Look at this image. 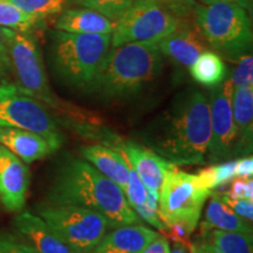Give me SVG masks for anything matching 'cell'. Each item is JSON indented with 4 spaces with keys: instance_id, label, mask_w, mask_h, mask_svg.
<instances>
[{
    "instance_id": "21",
    "label": "cell",
    "mask_w": 253,
    "mask_h": 253,
    "mask_svg": "<svg viewBox=\"0 0 253 253\" xmlns=\"http://www.w3.org/2000/svg\"><path fill=\"white\" fill-rule=\"evenodd\" d=\"M210 202L205 211L204 225L213 229L240 232L252 235V225L233 212L227 205L221 201L220 195L211 191Z\"/></svg>"
},
{
    "instance_id": "12",
    "label": "cell",
    "mask_w": 253,
    "mask_h": 253,
    "mask_svg": "<svg viewBox=\"0 0 253 253\" xmlns=\"http://www.w3.org/2000/svg\"><path fill=\"white\" fill-rule=\"evenodd\" d=\"M28 185L30 171L26 163L0 144V202L6 211H23Z\"/></svg>"
},
{
    "instance_id": "23",
    "label": "cell",
    "mask_w": 253,
    "mask_h": 253,
    "mask_svg": "<svg viewBox=\"0 0 253 253\" xmlns=\"http://www.w3.org/2000/svg\"><path fill=\"white\" fill-rule=\"evenodd\" d=\"M203 225V238L219 253H253L252 235L231 232Z\"/></svg>"
},
{
    "instance_id": "5",
    "label": "cell",
    "mask_w": 253,
    "mask_h": 253,
    "mask_svg": "<svg viewBox=\"0 0 253 253\" xmlns=\"http://www.w3.org/2000/svg\"><path fill=\"white\" fill-rule=\"evenodd\" d=\"M194 21L208 45L221 59L237 62L252 54V19L239 5L226 1L197 4Z\"/></svg>"
},
{
    "instance_id": "26",
    "label": "cell",
    "mask_w": 253,
    "mask_h": 253,
    "mask_svg": "<svg viewBox=\"0 0 253 253\" xmlns=\"http://www.w3.org/2000/svg\"><path fill=\"white\" fill-rule=\"evenodd\" d=\"M68 1L69 4L94 9L106 15L107 18L118 21L126 9L130 7L134 0H68Z\"/></svg>"
},
{
    "instance_id": "33",
    "label": "cell",
    "mask_w": 253,
    "mask_h": 253,
    "mask_svg": "<svg viewBox=\"0 0 253 253\" xmlns=\"http://www.w3.org/2000/svg\"><path fill=\"white\" fill-rule=\"evenodd\" d=\"M231 198H248L253 197V181L251 177H238L231 184V190L226 194Z\"/></svg>"
},
{
    "instance_id": "1",
    "label": "cell",
    "mask_w": 253,
    "mask_h": 253,
    "mask_svg": "<svg viewBox=\"0 0 253 253\" xmlns=\"http://www.w3.org/2000/svg\"><path fill=\"white\" fill-rule=\"evenodd\" d=\"M210 137L208 96L189 88L176 95L143 138L148 148L175 166H194L207 161Z\"/></svg>"
},
{
    "instance_id": "34",
    "label": "cell",
    "mask_w": 253,
    "mask_h": 253,
    "mask_svg": "<svg viewBox=\"0 0 253 253\" xmlns=\"http://www.w3.org/2000/svg\"><path fill=\"white\" fill-rule=\"evenodd\" d=\"M0 253H38L32 246L26 243L19 242L12 237L0 238Z\"/></svg>"
},
{
    "instance_id": "25",
    "label": "cell",
    "mask_w": 253,
    "mask_h": 253,
    "mask_svg": "<svg viewBox=\"0 0 253 253\" xmlns=\"http://www.w3.org/2000/svg\"><path fill=\"white\" fill-rule=\"evenodd\" d=\"M25 13L45 20L49 17H58L68 7V0H9Z\"/></svg>"
},
{
    "instance_id": "6",
    "label": "cell",
    "mask_w": 253,
    "mask_h": 253,
    "mask_svg": "<svg viewBox=\"0 0 253 253\" xmlns=\"http://www.w3.org/2000/svg\"><path fill=\"white\" fill-rule=\"evenodd\" d=\"M1 30L7 42L12 72L18 82L17 89L40 101L48 108L59 110L68 116H78L81 120L86 118V114L81 109L63 102L53 93L36 38L31 33L9 28L1 27Z\"/></svg>"
},
{
    "instance_id": "9",
    "label": "cell",
    "mask_w": 253,
    "mask_h": 253,
    "mask_svg": "<svg viewBox=\"0 0 253 253\" xmlns=\"http://www.w3.org/2000/svg\"><path fill=\"white\" fill-rule=\"evenodd\" d=\"M0 126L23 129L42 136L58 150L63 136L48 107L12 84L0 86Z\"/></svg>"
},
{
    "instance_id": "4",
    "label": "cell",
    "mask_w": 253,
    "mask_h": 253,
    "mask_svg": "<svg viewBox=\"0 0 253 253\" xmlns=\"http://www.w3.org/2000/svg\"><path fill=\"white\" fill-rule=\"evenodd\" d=\"M112 47V34L50 33L49 61L55 77L72 89L89 91Z\"/></svg>"
},
{
    "instance_id": "39",
    "label": "cell",
    "mask_w": 253,
    "mask_h": 253,
    "mask_svg": "<svg viewBox=\"0 0 253 253\" xmlns=\"http://www.w3.org/2000/svg\"><path fill=\"white\" fill-rule=\"evenodd\" d=\"M216 1H226V2H233V4L239 5L240 7L245 8L246 11L251 13L252 12V7H253V0H207L205 5L211 4V2H216Z\"/></svg>"
},
{
    "instance_id": "28",
    "label": "cell",
    "mask_w": 253,
    "mask_h": 253,
    "mask_svg": "<svg viewBox=\"0 0 253 253\" xmlns=\"http://www.w3.org/2000/svg\"><path fill=\"white\" fill-rule=\"evenodd\" d=\"M238 65L231 74V82L233 87H251L253 86V58L248 54L239 59Z\"/></svg>"
},
{
    "instance_id": "15",
    "label": "cell",
    "mask_w": 253,
    "mask_h": 253,
    "mask_svg": "<svg viewBox=\"0 0 253 253\" xmlns=\"http://www.w3.org/2000/svg\"><path fill=\"white\" fill-rule=\"evenodd\" d=\"M157 235L156 231L141 224L114 227L91 253H143Z\"/></svg>"
},
{
    "instance_id": "22",
    "label": "cell",
    "mask_w": 253,
    "mask_h": 253,
    "mask_svg": "<svg viewBox=\"0 0 253 253\" xmlns=\"http://www.w3.org/2000/svg\"><path fill=\"white\" fill-rule=\"evenodd\" d=\"M189 68L192 79L209 88L220 84L227 77V67L224 60L216 52L208 49Z\"/></svg>"
},
{
    "instance_id": "37",
    "label": "cell",
    "mask_w": 253,
    "mask_h": 253,
    "mask_svg": "<svg viewBox=\"0 0 253 253\" xmlns=\"http://www.w3.org/2000/svg\"><path fill=\"white\" fill-rule=\"evenodd\" d=\"M253 173V158L246 156L242 160H237L236 177H252Z\"/></svg>"
},
{
    "instance_id": "30",
    "label": "cell",
    "mask_w": 253,
    "mask_h": 253,
    "mask_svg": "<svg viewBox=\"0 0 253 253\" xmlns=\"http://www.w3.org/2000/svg\"><path fill=\"white\" fill-rule=\"evenodd\" d=\"M162 7L178 19H194L196 0H156Z\"/></svg>"
},
{
    "instance_id": "36",
    "label": "cell",
    "mask_w": 253,
    "mask_h": 253,
    "mask_svg": "<svg viewBox=\"0 0 253 253\" xmlns=\"http://www.w3.org/2000/svg\"><path fill=\"white\" fill-rule=\"evenodd\" d=\"M143 253H171V249H170L167 237L158 233L156 238L147 246Z\"/></svg>"
},
{
    "instance_id": "14",
    "label": "cell",
    "mask_w": 253,
    "mask_h": 253,
    "mask_svg": "<svg viewBox=\"0 0 253 253\" xmlns=\"http://www.w3.org/2000/svg\"><path fill=\"white\" fill-rule=\"evenodd\" d=\"M119 150L125 153L126 160L134 168L142 183L148 189L160 192L167 173L176 166L150 148L130 141H122Z\"/></svg>"
},
{
    "instance_id": "31",
    "label": "cell",
    "mask_w": 253,
    "mask_h": 253,
    "mask_svg": "<svg viewBox=\"0 0 253 253\" xmlns=\"http://www.w3.org/2000/svg\"><path fill=\"white\" fill-rule=\"evenodd\" d=\"M220 195V194H219ZM221 201L229 207L236 214L246 221L253 220V201L248 198H231L226 194L220 195Z\"/></svg>"
},
{
    "instance_id": "40",
    "label": "cell",
    "mask_w": 253,
    "mask_h": 253,
    "mask_svg": "<svg viewBox=\"0 0 253 253\" xmlns=\"http://www.w3.org/2000/svg\"><path fill=\"white\" fill-rule=\"evenodd\" d=\"M171 253H189L188 246L182 244V243H175L173 244V249L171 250Z\"/></svg>"
},
{
    "instance_id": "8",
    "label": "cell",
    "mask_w": 253,
    "mask_h": 253,
    "mask_svg": "<svg viewBox=\"0 0 253 253\" xmlns=\"http://www.w3.org/2000/svg\"><path fill=\"white\" fill-rule=\"evenodd\" d=\"M39 217L75 253H91L107 233V218L77 205L46 204L38 209Z\"/></svg>"
},
{
    "instance_id": "17",
    "label": "cell",
    "mask_w": 253,
    "mask_h": 253,
    "mask_svg": "<svg viewBox=\"0 0 253 253\" xmlns=\"http://www.w3.org/2000/svg\"><path fill=\"white\" fill-rule=\"evenodd\" d=\"M115 26L116 21L82 6L63 9L54 21V30L77 34H112Z\"/></svg>"
},
{
    "instance_id": "10",
    "label": "cell",
    "mask_w": 253,
    "mask_h": 253,
    "mask_svg": "<svg viewBox=\"0 0 253 253\" xmlns=\"http://www.w3.org/2000/svg\"><path fill=\"white\" fill-rule=\"evenodd\" d=\"M181 19L162 7L156 0H134L112 33V47L129 42L161 41L176 30Z\"/></svg>"
},
{
    "instance_id": "38",
    "label": "cell",
    "mask_w": 253,
    "mask_h": 253,
    "mask_svg": "<svg viewBox=\"0 0 253 253\" xmlns=\"http://www.w3.org/2000/svg\"><path fill=\"white\" fill-rule=\"evenodd\" d=\"M190 249H191V253H219L207 240L197 242L195 244H190Z\"/></svg>"
},
{
    "instance_id": "13",
    "label": "cell",
    "mask_w": 253,
    "mask_h": 253,
    "mask_svg": "<svg viewBox=\"0 0 253 253\" xmlns=\"http://www.w3.org/2000/svg\"><path fill=\"white\" fill-rule=\"evenodd\" d=\"M194 20V19H192ZM191 19H181L172 33L158 41V49L176 65L189 68L207 50V41Z\"/></svg>"
},
{
    "instance_id": "20",
    "label": "cell",
    "mask_w": 253,
    "mask_h": 253,
    "mask_svg": "<svg viewBox=\"0 0 253 253\" xmlns=\"http://www.w3.org/2000/svg\"><path fill=\"white\" fill-rule=\"evenodd\" d=\"M81 155L125 192L129 179V163L122 150L103 144H91L81 148Z\"/></svg>"
},
{
    "instance_id": "7",
    "label": "cell",
    "mask_w": 253,
    "mask_h": 253,
    "mask_svg": "<svg viewBox=\"0 0 253 253\" xmlns=\"http://www.w3.org/2000/svg\"><path fill=\"white\" fill-rule=\"evenodd\" d=\"M211 190L204 188L197 175L181 171L173 168L167 173L160 190L158 214L167 230L175 224H181L194 232L202 210Z\"/></svg>"
},
{
    "instance_id": "27",
    "label": "cell",
    "mask_w": 253,
    "mask_h": 253,
    "mask_svg": "<svg viewBox=\"0 0 253 253\" xmlns=\"http://www.w3.org/2000/svg\"><path fill=\"white\" fill-rule=\"evenodd\" d=\"M158 199H160V192L147 188L144 202L138 207L134 208V210L138 217L149 223L150 225L166 232L167 226L164 225L162 219L160 218V214H158Z\"/></svg>"
},
{
    "instance_id": "2",
    "label": "cell",
    "mask_w": 253,
    "mask_h": 253,
    "mask_svg": "<svg viewBox=\"0 0 253 253\" xmlns=\"http://www.w3.org/2000/svg\"><path fill=\"white\" fill-rule=\"evenodd\" d=\"M47 199L52 205H77L96 211L107 218L110 227L141 223L121 188L90 163L77 158L60 166Z\"/></svg>"
},
{
    "instance_id": "32",
    "label": "cell",
    "mask_w": 253,
    "mask_h": 253,
    "mask_svg": "<svg viewBox=\"0 0 253 253\" xmlns=\"http://www.w3.org/2000/svg\"><path fill=\"white\" fill-rule=\"evenodd\" d=\"M236 163L237 161H226L224 163H219L217 166H212V176L214 188L224 183L232 181L236 177Z\"/></svg>"
},
{
    "instance_id": "19",
    "label": "cell",
    "mask_w": 253,
    "mask_h": 253,
    "mask_svg": "<svg viewBox=\"0 0 253 253\" xmlns=\"http://www.w3.org/2000/svg\"><path fill=\"white\" fill-rule=\"evenodd\" d=\"M235 155H249L253 138V86L236 87L232 93Z\"/></svg>"
},
{
    "instance_id": "18",
    "label": "cell",
    "mask_w": 253,
    "mask_h": 253,
    "mask_svg": "<svg viewBox=\"0 0 253 253\" xmlns=\"http://www.w3.org/2000/svg\"><path fill=\"white\" fill-rule=\"evenodd\" d=\"M0 144L26 164L42 160L55 151L42 136L11 126H0Z\"/></svg>"
},
{
    "instance_id": "41",
    "label": "cell",
    "mask_w": 253,
    "mask_h": 253,
    "mask_svg": "<svg viewBox=\"0 0 253 253\" xmlns=\"http://www.w3.org/2000/svg\"><path fill=\"white\" fill-rule=\"evenodd\" d=\"M199 1H201V4H205V2H207V0H199Z\"/></svg>"
},
{
    "instance_id": "29",
    "label": "cell",
    "mask_w": 253,
    "mask_h": 253,
    "mask_svg": "<svg viewBox=\"0 0 253 253\" xmlns=\"http://www.w3.org/2000/svg\"><path fill=\"white\" fill-rule=\"evenodd\" d=\"M125 195L126 196V198L131 209L141 205L145 199L144 184L142 183L137 173H136L134 168L130 166V163H129V179L125 190Z\"/></svg>"
},
{
    "instance_id": "11",
    "label": "cell",
    "mask_w": 253,
    "mask_h": 253,
    "mask_svg": "<svg viewBox=\"0 0 253 253\" xmlns=\"http://www.w3.org/2000/svg\"><path fill=\"white\" fill-rule=\"evenodd\" d=\"M233 84L226 78L218 86L211 87L209 91L211 137L207 158L218 163L229 161L235 156V125L232 116Z\"/></svg>"
},
{
    "instance_id": "3",
    "label": "cell",
    "mask_w": 253,
    "mask_h": 253,
    "mask_svg": "<svg viewBox=\"0 0 253 253\" xmlns=\"http://www.w3.org/2000/svg\"><path fill=\"white\" fill-rule=\"evenodd\" d=\"M163 56L156 41L110 47L88 93L104 102H122L138 96L158 78Z\"/></svg>"
},
{
    "instance_id": "24",
    "label": "cell",
    "mask_w": 253,
    "mask_h": 253,
    "mask_svg": "<svg viewBox=\"0 0 253 253\" xmlns=\"http://www.w3.org/2000/svg\"><path fill=\"white\" fill-rule=\"evenodd\" d=\"M42 24V20L25 13L9 0H0V27L33 33Z\"/></svg>"
},
{
    "instance_id": "35",
    "label": "cell",
    "mask_w": 253,
    "mask_h": 253,
    "mask_svg": "<svg viewBox=\"0 0 253 253\" xmlns=\"http://www.w3.org/2000/svg\"><path fill=\"white\" fill-rule=\"evenodd\" d=\"M12 72L11 61H9L7 42L0 27V77H6Z\"/></svg>"
},
{
    "instance_id": "16",
    "label": "cell",
    "mask_w": 253,
    "mask_h": 253,
    "mask_svg": "<svg viewBox=\"0 0 253 253\" xmlns=\"http://www.w3.org/2000/svg\"><path fill=\"white\" fill-rule=\"evenodd\" d=\"M14 227L38 253H75L53 232L42 218L36 214L19 213L14 219Z\"/></svg>"
}]
</instances>
